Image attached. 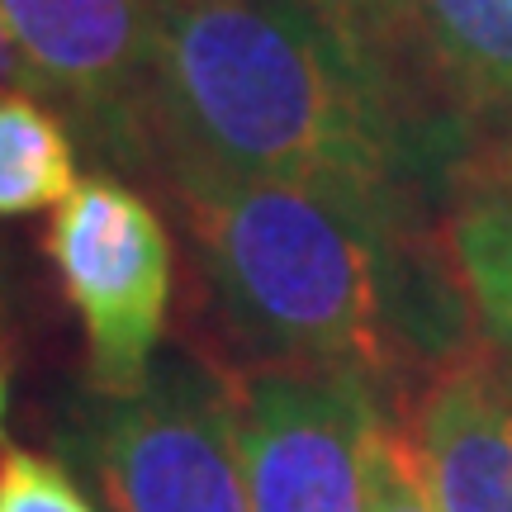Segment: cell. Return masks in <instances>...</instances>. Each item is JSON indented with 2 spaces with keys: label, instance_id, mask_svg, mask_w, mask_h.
<instances>
[{
  "label": "cell",
  "instance_id": "12",
  "mask_svg": "<svg viewBox=\"0 0 512 512\" xmlns=\"http://www.w3.org/2000/svg\"><path fill=\"white\" fill-rule=\"evenodd\" d=\"M0 512H95V503L81 494L57 460L5 446L0 451Z\"/></svg>",
  "mask_w": 512,
  "mask_h": 512
},
{
  "label": "cell",
  "instance_id": "10",
  "mask_svg": "<svg viewBox=\"0 0 512 512\" xmlns=\"http://www.w3.org/2000/svg\"><path fill=\"white\" fill-rule=\"evenodd\" d=\"M76 181L72 124L43 95H0V219L57 209Z\"/></svg>",
  "mask_w": 512,
  "mask_h": 512
},
{
  "label": "cell",
  "instance_id": "13",
  "mask_svg": "<svg viewBox=\"0 0 512 512\" xmlns=\"http://www.w3.org/2000/svg\"><path fill=\"white\" fill-rule=\"evenodd\" d=\"M313 10H323L328 19H337L342 29H351L356 38H366L375 48H384L389 57L413 62V15H408V0H309ZM422 76V72H418ZM427 81V76H422Z\"/></svg>",
  "mask_w": 512,
  "mask_h": 512
},
{
  "label": "cell",
  "instance_id": "2",
  "mask_svg": "<svg viewBox=\"0 0 512 512\" xmlns=\"http://www.w3.org/2000/svg\"><path fill=\"white\" fill-rule=\"evenodd\" d=\"M157 195L195 280L181 342L219 370H347L408 403L479 347L441 214L313 181Z\"/></svg>",
  "mask_w": 512,
  "mask_h": 512
},
{
  "label": "cell",
  "instance_id": "6",
  "mask_svg": "<svg viewBox=\"0 0 512 512\" xmlns=\"http://www.w3.org/2000/svg\"><path fill=\"white\" fill-rule=\"evenodd\" d=\"M38 91L119 171L143 166L152 0H0Z\"/></svg>",
  "mask_w": 512,
  "mask_h": 512
},
{
  "label": "cell",
  "instance_id": "1",
  "mask_svg": "<svg viewBox=\"0 0 512 512\" xmlns=\"http://www.w3.org/2000/svg\"><path fill=\"white\" fill-rule=\"evenodd\" d=\"M470 152L408 62L309 0H152V190L313 181L441 214Z\"/></svg>",
  "mask_w": 512,
  "mask_h": 512
},
{
  "label": "cell",
  "instance_id": "3",
  "mask_svg": "<svg viewBox=\"0 0 512 512\" xmlns=\"http://www.w3.org/2000/svg\"><path fill=\"white\" fill-rule=\"evenodd\" d=\"M72 451L110 512H252L223 370L190 342L157 356L138 394H91Z\"/></svg>",
  "mask_w": 512,
  "mask_h": 512
},
{
  "label": "cell",
  "instance_id": "8",
  "mask_svg": "<svg viewBox=\"0 0 512 512\" xmlns=\"http://www.w3.org/2000/svg\"><path fill=\"white\" fill-rule=\"evenodd\" d=\"M413 62L470 147H512V0H408Z\"/></svg>",
  "mask_w": 512,
  "mask_h": 512
},
{
  "label": "cell",
  "instance_id": "7",
  "mask_svg": "<svg viewBox=\"0 0 512 512\" xmlns=\"http://www.w3.org/2000/svg\"><path fill=\"white\" fill-rule=\"evenodd\" d=\"M403 408L441 512H512V370L494 351L479 342Z\"/></svg>",
  "mask_w": 512,
  "mask_h": 512
},
{
  "label": "cell",
  "instance_id": "14",
  "mask_svg": "<svg viewBox=\"0 0 512 512\" xmlns=\"http://www.w3.org/2000/svg\"><path fill=\"white\" fill-rule=\"evenodd\" d=\"M5 91H29V95H43V91H38L34 67L24 62V53H19V43L10 38V29H5V19H0V95H5Z\"/></svg>",
  "mask_w": 512,
  "mask_h": 512
},
{
  "label": "cell",
  "instance_id": "11",
  "mask_svg": "<svg viewBox=\"0 0 512 512\" xmlns=\"http://www.w3.org/2000/svg\"><path fill=\"white\" fill-rule=\"evenodd\" d=\"M366 512H441L408 427L384 418L366 456Z\"/></svg>",
  "mask_w": 512,
  "mask_h": 512
},
{
  "label": "cell",
  "instance_id": "4",
  "mask_svg": "<svg viewBox=\"0 0 512 512\" xmlns=\"http://www.w3.org/2000/svg\"><path fill=\"white\" fill-rule=\"evenodd\" d=\"M62 294L86 337V389L138 394L171 318L176 247L162 209L124 176L95 171L53 209L43 233Z\"/></svg>",
  "mask_w": 512,
  "mask_h": 512
},
{
  "label": "cell",
  "instance_id": "5",
  "mask_svg": "<svg viewBox=\"0 0 512 512\" xmlns=\"http://www.w3.org/2000/svg\"><path fill=\"white\" fill-rule=\"evenodd\" d=\"M252 512H366L384 394L347 370H223Z\"/></svg>",
  "mask_w": 512,
  "mask_h": 512
},
{
  "label": "cell",
  "instance_id": "9",
  "mask_svg": "<svg viewBox=\"0 0 512 512\" xmlns=\"http://www.w3.org/2000/svg\"><path fill=\"white\" fill-rule=\"evenodd\" d=\"M441 223L479 342L512 370V147H479L465 157Z\"/></svg>",
  "mask_w": 512,
  "mask_h": 512
},
{
  "label": "cell",
  "instance_id": "15",
  "mask_svg": "<svg viewBox=\"0 0 512 512\" xmlns=\"http://www.w3.org/2000/svg\"><path fill=\"white\" fill-rule=\"evenodd\" d=\"M5 413H10V380H5V366H0V437H5Z\"/></svg>",
  "mask_w": 512,
  "mask_h": 512
}]
</instances>
